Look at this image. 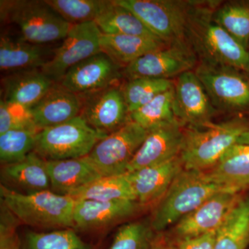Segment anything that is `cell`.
<instances>
[{
	"instance_id": "22",
	"label": "cell",
	"mask_w": 249,
	"mask_h": 249,
	"mask_svg": "<svg viewBox=\"0 0 249 249\" xmlns=\"http://www.w3.org/2000/svg\"><path fill=\"white\" fill-rule=\"evenodd\" d=\"M3 98L7 102L32 107L55 84L41 69L9 73L2 80Z\"/></svg>"
},
{
	"instance_id": "20",
	"label": "cell",
	"mask_w": 249,
	"mask_h": 249,
	"mask_svg": "<svg viewBox=\"0 0 249 249\" xmlns=\"http://www.w3.org/2000/svg\"><path fill=\"white\" fill-rule=\"evenodd\" d=\"M1 185L18 193H37L51 190L47 160L35 152L21 161L2 165Z\"/></svg>"
},
{
	"instance_id": "10",
	"label": "cell",
	"mask_w": 249,
	"mask_h": 249,
	"mask_svg": "<svg viewBox=\"0 0 249 249\" xmlns=\"http://www.w3.org/2000/svg\"><path fill=\"white\" fill-rule=\"evenodd\" d=\"M197 58L186 40L171 42L152 51L124 67L122 73L129 80L138 78L170 79L193 71Z\"/></svg>"
},
{
	"instance_id": "2",
	"label": "cell",
	"mask_w": 249,
	"mask_h": 249,
	"mask_svg": "<svg viewBox=\"0 0 249 249\" xmlns=\"http://www.w3.org/2000/svg\"><path fill=\"white\" fill-rule=\"evenodd\" d=\"M248 130L249 121L242 117L183 127V146L179 155L183 169L202 172L211 169Z\"/></svg>"
},
{
	"instance_id": "40",
	"label": "cell",
	"mask_w": 249,
	"mask_h": 249,
	"mask_svg": "<svg viewBox=\"0 0 249 249\" xmlns=\"http://www.w3.org/2000/svg\"><path fill=\"white\" fill-rule=\"evenodd\" d=\"M237 144L242 145H249V130L247 131L239 138L237 142Z\"/></svg>"
},
{
	"instance_id": "28",
	"label": "cell",
	"mask_w": 249,
	"mask_h": 249,
	"mask_svg": "<svg viewBox=\"0 0 249 249\" xmlns=\"http://www.w3.org/2000/svg\"><path fill=\"white\" fill-rule=\"evenodd\" d=\"M74 200L137 201L132 185L127 175L103 176L93 180L70 196Z\"/></svg>"
},
{
	"instance_id": "5",
	"label": "cell",
	"mask_w": 249,
	"mask_h": 249,
	"mask_svg": "<svg viewBox=\"0 0 249 249\" xmlns=\"http://www.w3.org/2000/svg\"><path fill=\"white\" fill-rule=\"evenodd\" d=\"M1 19L13 23L23 40L45 45L64 40L72 26L47 1L40 0L1 1Z\"/></svg>"
},
{
	"instance_id": "3",
	"label": "cell",
	"mask_w": 249,
	"mask_h": 249,
	"mask_svg": "<svg viewBox=\"0 0 249 249\" xmlns=\"http://www.w3.org/2000/svg\"><path fill=\"white\" fill-rule=\"evenodd\" d=\"M227 191L236 192L213 182L204 172L183 169L156 205L150 221L152 227L157 233L164 231L211 196Z\"/></svg>"
},
{
	"instance_id": "8",
	"label": "cell",
	"mask_w": 249,
	"mask_h": 249,
	"mask_svg": "<svg viewBox=\"0 0 249 249\" xmlns=\"http://www.w3.org/2000/svg\"><path fill=\"white\" fill-rule=\"evenodd\" d=\"M216 109H249V78L246 72L226 65L198 62L195 70Z\"/></svg>"
},
{
	"instance_id": "18",
	"label": "cell",
	"mask_w": 249,
	"mask_h": 249,
	"mask_svg": "<svg viewBox=\"0 0 249 249\" xmlns=\"http://www.w3.org/2000/svg\"><path fill=\"white\" fill-rule=\"evenodd\" d=\"M183 169L179 156L173 160L127 173L137 201L144 207L158 204L169 189L175 178Z\"/></svg>"
},
{
	"instance_id": "21",
	"label": "cell",
	"mask_w": 249,
	"mask_h": 249,
	"mask_svg": "<svg viewBox=\"0 0 249 249\" xmlns=\"http://www.w3.org/2000/svg\"><path fill=\"white\" fill-rule=\"evenodd\" d=\"M54 53V52H53ZM45 45H36L8 35L0 39V69L8 73L42 69L53 57Z\"/></svg>"
},
{
	"instance_id": "36",
	"label": "cell",
	"mask_w": 249,
	"mask_h": 249,
	"mask_svg": "<svg viewBox=\"0 0 249 249\" xmlns=\"http://www.w3.org/2000/svg\"><path fill=\"white\" fill-rule=\"evenodd\" d=\"M18 129H37L34 123L31 108L1 99L0 134Z\"/></svg>"
},
{
	"instance_id": "17",
	"label": "cell",
	"mask_w": 249,
	"mask_h": 249,
	"mask_svg": "<svg viewBox=\"0 0 249 249\" xmlns=\"http://www.w3.org/2000/svg\"><path fill=\"white\" fill-rule=\"evenodd\" d=\"M144 206L136 201L75 200L74 228L82 230L103 229L133 217Z\"/></svg>"
},
{
	"instance_id": "27",
	"label": "cell",
	"mask_w": 249,
	"mask_h": 249,
	"mask_svg": "<svg viewBox=\"0 0 249 249\" xmlns=\"http://www.w3.org/2000/svg\"><path fill=\"white\" fill-rule=\"evenodd\" d=\"M94 22L101 33L106 35H128L158 38L132 11L117 4L115 0L107 1Z\"/></svg>"
},
{
	"instance_id": "12",
	"label": "cell",
	"mask_w": 249,
	"mask_h": 249,
	"mask_svg": "<svg viewBox=\"0 0 249 249\" xmlns=\"http://www.w3.org/2000/svg\"><path fill=\"white\" fill-rule=\"evenodd\" d=\"M79 96L80 116L100 133L108 135L129 122V111L122 90L115 85Z\"/></svg>"
},
{
	"instance_id": "15",
	"label": "cell",
	"mask_w": 249,
	"mask_h": 249,
	"mask_svg": "<svg viewBox=\"0 0 249 249\" xmlns=\"http://www.w3.org/2000/svg\"><path fill=\"white\" fill-rule=\"evenodd\" d=\"M121 68L101 52L72 67L58 83L78 95L92 93L115 85L123 74Z\"/></svg>"
},
{
	"instance_id": "16",
	"label": "cell",
	"mask_w": 249,
	"mask_h": 249,
	"mask_svg": "<svg viewBox=\"0 0 249 249\" xmlns=\"http://www.w3.org/2000/svg\"><path fill=\"white\" fill-rule=\"evenodd\" d=\"M183 127L177 121L147 130L145 140L127 167V173L162 164L178 157L183 146Z\"/></svg>"
},
{
	"instance_id": "35",
	"label": "cell",
	"mask_w": 249,
	"mask_h": 249,
	"mask_svg": "<svg viewBox=\"0 0 249 249\" xmlns=\"http://www.w3.org/2000/svg\"><path fill=\"white\" fill-rule=\"evenodd\" d=\"M155 232L150 222L126 223L116 232L109 249H153Z\"/></svg>"
},
{
	"instance_id": "29",
	"label": "cell",
	"mask_w": 249,
	"mask_h": 249,
	"mask_svg": "<svg viewBox=\"0 0 249 249\" xmlns=\"http://www.w3.org/2000/svg\"><path fill=\"white\" fill-rule=\"evenodd\" d=\"M214 22L245 48H249V1L220 4L213 14Z\"/></svg>"
},
{
	"instance_id": "4",
	"label": "cell",
	"mask_w": 249,
	"mask_h": 249,
	"mask_svg": "<svg viewBox=\"0 0 249 249\" xmlns=\"http://www.w3.org/2000/svg\"><path fill=\"white\" fill-rule=\"evenodd\" d=\"M2 201L19 222L40 229H74L75 200L48 190L37 193H18L1 185Z\"/></svg>"
},
{
	"instance_id": "11",
	"label": "cell",
	"mask_w": 249,
	"mask_h": 249,
	"mask_svg": "<svg viewBox=\"0 0 249 249\" xmlns=\"http://www.w3.org/2000/svg\"><path fill=\"white\" fill-rule=\"evenodd\" d=\"M102 33L95 22L72 26L53 57L41 70L58 83L72 67L101 53Z\"/></svg>"
},
{
	"instance_id": "9",
	"label": "cell",
	"mask_w": 249,
	"mask_h": 249,
	"mask_svg": "<svg viewBox=\"0 0 249 249\" xmlns=\"http://www.w3.org/2000/svg\"><path fill=\"white\" fill-rule=\"evenodd\" d=\"M147 133L146 129L129 121L98 142L87 157L101 177L124 175Z\"/></svg>"
},
{
	"instance_id": "7",
	"label": "cell",
	"mask_w": 249,
	"mask_h": 249,
	"mask_svg": "<svg viewBox=\"0 0 249 249\" xmlns=\"http://www.w3.org/2000/svg\"><path fill=\"white\" fill-rule=\"evenodd\" d=\"M140 19L156 37L167 44L186 40L190 12L194 1L115 0Z\"/></svg>"
},
{
	"instance_id": "19",
	"label": "cell",
	"mask_w": 249,
	"mask_h": 249,
	"mask_svg": "<svg viewBox=\"0 0 249 249\" xmlns=\"http://www.w3.org/2000/svg\"><path fill=\"white\" fill-rule=\"evenodd\" d=\"M33 119L39 131L58 125L80 116L79 95L69 91L58 83L31 108Z\"/></svg>"
},
{
	"instance_id": "25",
	"label": "cell",
	"mask_w": 249,
	"mask_h": 249,
	"mask_svg": "<svg viewBox=\"0 0 249 249\" xmlns=\"http://www.w3.org/2000/svg\"><path fill=\"white\" fill-rule=\"evenodd\" d=\"M167 45L160 39L142 36L102 34L101 39V52L124 68L142 55Z\"/></svg>"
},
{
	"instance_id": "24",
	"label": "cell",
	"mask_w": 249,
	"mask_h": 249,
	"mask_svg": "<svg viewBox=\"0 0 249 249\" xmlns=\"http://www.w3.org/2000/svg\"><path fill=\"white\" fill-rule=\"evenodd\" d=\"M207 178L237 193L249 187V145L236 143L229 148L211 169Z\"/></svg>"
},
{
	"instance_id": "30",
	"label": "cell",
	"mask_w": 249,
	"mask_h": 249,
	"mask_svg": "<svg viewBox=\"0 0 249 249\" xmlns=\"http://www.w3.org/2000/svg\"><path fill=\"white\" fill-rule=\"evenodd\" d=\"M174 87L129 114V121L146 130L163 124L177 122L174 112Z\"/></svg>"
},
{
	"instance_id": "37",
	"label": "cell",
	"mask_w": 249,
	"mask_h": 249,
	"mask_svg": "<svg viewBox=\"0 0 249 249\" xmlns=\"http://www.w3.org/2000/svg\"><path fill=\"white\" fill-rule=\"evenodd\" d=\"M19 223L16 216L1 201L0 249H21L22 240L17 231Z\"/></svg>"
},
{
	"instance_id": "6",
	"label": "cell",
	"mask_w": 249,
	"mask_h": 249,
	"mask_svg": "<svg viewBox=\"0 0 249 249\" xmlns=\"http://www.w3.org/2000/svg\"><path fill=\"white\" fill-rule=\"evenodd\" d=\"M106 136L95 130L78 116L39 131L34 152L46 160L82 158L89 155Z\"/></svg>"
},
{
	"instance_id": "33",
	"label": "cell",
	"mask_w": 249,
	"mask_h": 249,
	"mask_svg": "<svg viewBox=\"0 0 249 249\" xmlns=\"http://www.w3.org/2000/svg\"><path fill=\"white\" fill-rule=\"evenodd\" d=\"M21 249H91L72 229L50 232L29 231L24 235Z\"/></svg>"
},
{
	"instance_id": "31",
	"label": "cell",
	"mask_w": 249,
	"mask_h": 249,
	"mask_svg": "<svg viewBox=\"0 0 249 249\" xmlns=\"http://www.w3.org/2000/svg\"><path fill=\"white\" fill-rule=\"evenodd\" d=\"M170 79L138 78L129 80L121 88L129 114L150 102L160 93L173 88Z\"/></svg>"
},
{
	"instance_id": "39",
	"label": "cell",
	"mask_w": 249,
	"mask_h": 249,
	"mask_svg": "<svg viewBox=\"0 0 249 249\" xmlns=\"http://www.w3.org/2000/svg\"><path fill=\"white\" fill-rule=\"evenodd\" d=\"M153 249H176L173 244L169 243L168 241L165 240L163 237H159L157 235L156 238L155 245Z\"/></svg>"
},
{
	"instance_id": "34",
	"label": "cell",
	"mask_w": 249,
	"mask_h": 249,
	"mask_svg": "<svg viewBox=\"0 0 249 249\" xmlns=\"http://www.w3.org/2000/svg\"><path fill=\"white\" fill-rule=\"evenodd\" d=\"M67 22L71 25L94 22L107 0H46Z\"/></svg>"
},
{
	"instance_id": "38",
	"label": "cell",
	"mask_w": 249,
	"mask_h": 249,
	"mask_svg": "<svg viewBox=\"0 0 249 249\" xmlns=\"http://www.w3.org/2000/svg\"><path fill=\"white\" fill-rule=\"evenodd\" d=\"M217 231L205 235L175 241L176 249H214Z\"/></svg>"
},
{
	"instance_id": "23",
	"label": "cell",
	"mask_w": 249,
	"mask_h": 249,
	"mask_svg": "<svg viewBox=\"0 0 249 249\" xmlns=\"http://www.w3.org/2000/svg\"><path fill=\"white\" fill-rule=\"evenodd\" d=\"M51 191L70 196L101 175L88 157L70 160H47Z\"/></svg>"
},
{
	"instance_id": "26",
	"label": "cell",
	"mask_w": 249,
	"mask_h": 249,
	"mask_svg": "<svg viewBox=\"0 0 249 249\" xmlns=\"http://www.w3.org/2000/svg\"><path fill=\"white\" fill-rule=\"evenodd\" d=\"M249 244V197L240 196L216 233L214 249H246Z\"/></svg>"
},
{
	"instance_id": "13",
	"label": "cell",
	"mask_w": 249,
	"mask_h": 249,
	"mask_svg": "<svg viewBox=\"0 0 249 249\" xmlns=\"http://www.w3.org/2000/svg\"><path fill=\"white\" fill-rule=\"evenodd\" d=\"M240 196V193L228 191L211 196L173 226L175 241L217 231Z\"/></svg>"
},
{
	"instance_id": "1",
	"label": "cell",
	"mask_w": 249,
	"mask_h": 249,
	"mask_svg": "<svg viewBox=\"0 0 249 249\" xmlns=\"http://www.w3.org/2000/svg\"><path fill=\"white\" fill-rule=\"evenodd\" d=\"M217 1H194L190 12L186 41L199 62L226 65L249 73V50L214 22Z\"/></svg>"
},
{
	"instance_id": "14",
	"label": "cell",
	"mask_w": 249,
	"mask_h": 249,
	"mask_svg": "<svg viewBox=\"0 0 249 249\" xmlns=\"http://www.w3.org/2000/svg\"><path fill=\"white\" fill-rule=\"evenodd\" d=\"M174 89V112L183 127L209 122L217 112L194 71L178 76Z\"/></svg>"
},
{
	"instance_id": "32",
	"label": "cell",
	"mask_w": 249,
	"mask_h": 249,
	"mask_svg": "<svg viewBox=\"0 0 249 249\" xmlns=\"http://www.w3.org/2000/svg\"><path fill=\"white\" fill-rule=\"evenodd\" d=\"M38 132L37 129H18L0 134L1 165L21 161L34 152Z\"/></svg>"
}]
</instances>
